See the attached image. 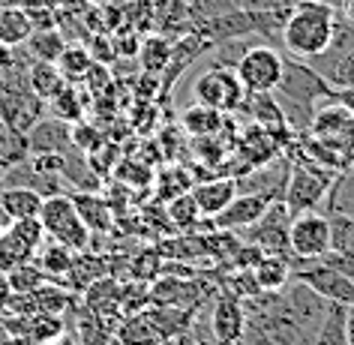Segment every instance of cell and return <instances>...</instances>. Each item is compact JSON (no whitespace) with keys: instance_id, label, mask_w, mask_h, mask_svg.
I'll use <instances>...</instances> for the list:
<instances>
[{"instance_id":"24","label":"cell","mask_w":354,"mask_h":345,"mask_svg":"<svg viewBox=\"0 0 354 345\" xmlns=\"http://www.w3.org/2000/svg\"><path fill=\"white\" fill-rule=\"evenodd\" d=\"M96 60L91 57V48L84 46H66L64 51H60V57L55 60L57 73L64 75L66 84H75V82H84L87 73L93 69Z\"/></svg>"},{"instance_id":"41","label":"cell","mask_w":354,"mask_h":345,"mask_svg":"<svg viewBox=\"0 0 354 345\" xmlns=\"http://www.w3.org/2000/svg\"><path fill=\"white\" fill-rule=\"evenodd\" d=\"M339 10H342V15H345V21L354 24V0H339Z\"/></svg>"},{"instance_id":"20","label":"cell","mask_w":354,"mask_h":345,"mask_svg":"<svg viewBox=\"0 0 354 345\" xmlns=\"http://www.w3.org/2000/svg\"><path fill=\"white\" fill-rule=\"evenodd\" d=\"M73 259H75L73 250H66L64 243L48 241V237H46V243L37 250V255H33L37 268L46 273L51 282H60V286H64V277L69 273V268H73Z\"/></svg>"},{"instance_id":"26","label":"cell","mask_w":354,"mask_h":345,"mask_svg":"<svg viewBox=\"0 0 354 345\" xmlns=\"http://www.w3.org/2000/svg\"><path fill=\"white\" fill-rule=\"evenodd\" d=\"M138 57H141V73L159 78L162 69L168 66V57H171V39L162 37V33H153L138 46Z\"/></svg>"},{"instance_id":"25","label":"cell","mask_w":354,"mask_h":345,"mask_svg":"<svg viewBox=\"0 0 354 345\" xmlns=\"http://www.w3.org/2000/svg\"><path fill=\"white\" fill-rule=\"evenodd\" d=\"M69 46L66 37L60 33L57 28H46V30H33L30 39L24 42V48H28V55L33 60H42V64H55L60 57V51Z\"/></svg>"},{"instance_id":"30","label":"cell","mask_w":354,"mask_h":345,"mask_svg":"<svg viewBox=\"0 0 354 345\" xmlns=\"http://www.w3.org/2000/svg\"><path fill=\"white\" fill-rule=\"evenodd\" d=\"M223 123H225L223 111H214V109H207V105H192V109L183 111V129L196 138L214 136V132L223 129Z\"/></svg>"},{"instance_id":"12","label":"cell","mask_w":354,"mask_h":345,"mask_svg":"<svg viewBox=\"0 0 354 345\" xmlns=\"http://www.w3.org/2000/svg\"><path fill=\"white\" fill-rule=\"evenodd\" d=\"M243 327H246V315H243V304L234 295H225L216 300L214 315H210V336L216 345H237L243 339Z\"/></svg>"},{"instance_id":"34","label":"cell","mask_w":354,"mask_h":345,"mask_svg":"<svg viewBox=\"0 0 354 345\" xmlns=\"http://www.w3.org/2000/svg\"><path fill=\"white\" fill-rule=\"evenodd\" d=\"M330 250L354 259V216H333L330 219Z\"/></svg>"},{"instance_id":"31","label":"cell","mask_w":354,"mask_h":345,"mask_svg":"<svg viewBox=\"0 0 354 345\" xmlns=\"http://www.w3.org/2000/svg\"><path fill=\"white\" fill-rule=\"evenodd\" d=\"M48 105H51V111H55V118L64 120V123H78V120H84L82 93H78L73 84H64V87H60V93L51 96Z\"/></svg>"},{"instance_id":"35","label":"cell","mask_w":354,"mask_h":345,"mask_svg":"<svg viewBox=\"0 0 354 345\" xmlns=\"http://www.w3.org/2000/svg\"><path fill=\"white\" fill-rule=\"evenodd\" d=\"M322 78L333 87V91H336V87H354V48L342 51V55L336 57L330 66H327V73Z\"/></svg>"},{"instance_id":"6","label":"cell","mask_w":354,"mask_h":345,"mask_svg":"<svg viewBox=\"0 0 354 345\" xmlns=\"http://www.w3.org/2000/svg\"><path fill=\"white\" fill-rule=\"evenodd\" d=\"M330 174L315 171L309 162H295L286 178V189H282V205L291 216L297 214H309L322 205V198L330 189Z\"/></svg>"},{"instance_id":"10","label":"cell","mask_w":354,"mask_h":345,"mask_svg":"<svg viewBox=\"0 0 354 345\" xmlns=\"http://www.w3.org/2000/svg\"><path fill=\"white\" fill-rule=\"evenodd\" d=\"M291 279L304 282L315 291V295H322L327 304H342V306H354V279H348L345 273L327 268V264L315 261L309 264L304 270H291Z\"/></svg>"},{"instance_id":"37","label":"cell","mask_w":354,"mask_h":345,"mask_svg":"<svg viewBox=\"0 0 354 345\" xmlns=\"http://www.w3.org/2000/svg\"><path fill=\"white\" fill-rule=\"evenodd\" d=\"M10 228L21 237V241H28L33 250H39V246L46 243V232H42V225H39L37 216H33V219H12Z\"/></svg>"},{"instance_id":"19","label":"cell","mask_w":354,"mask_h":345,"mask_svg":"<svg viewBox=\"0 0 354 345\" xmlns=\"http://www.w3.org/2000/svg\"><path fill=\"white\" fill-rule=\"evenodd\" d=\"M33 21L24 6H0V46L19 48L30 39Z\"/></svg>"},{"instance_id":"43","label":"cell","mask_w":354,"mask_h":345,"mask_svg":"<svg viewBox=\"0 0 354 345\" xmlns=\"http://www.w3.org/2000/svg\"><path fill=\"white\" fill-rule=\"evenodd\" d=\"M10 223H12V219H10V216H6V210H3V205H0V234H3V232H6V228H10Z\"/></svg>"},{"instance_id":"36","label":"cell","mask_w":354,"mask_h":345,"mask_svg":"<svg viewBox=\"0 0 354 345\" xmlns=\"http://www.w3.org/2000/svg\"><path fill=\"white\" fill-rule=\"evenodd\" d=\"M69 138H73V147L78 150V153H93L96 147L102 144V132L91 127V123L78 120V123H69Z\"/></svg>"},{"instance_id":"15","label":"cell","mask_w":354,"mask_h":345,"mask_svg":"<svg viewBox=\"0 0 354 345\" xmlns=\"http://www.w3.org/2000/svg\"><path fill=\"white\" fill-rule=\"evenodd\" d=\"M114 339L118 345H162V330L150 309H138L120 318V324L114 327Z\"/></svg>"},{"instance_id":"9","label":"cell","mask_w":354,"mask_h":345,"mask_svg":"<svg viewBox=\"0 0 354 345\" xmlns=\"http://www.w3.org/2000/svg\"><path fill=\"white\" fill-rule=\"evenodd\" d=\"M210 51H214V42L205 39L196 30L177 37L171 42V57H168V66L162 69V75H159V102H168V96H171V87H174L177 78L187 73L196 60L210 55Z\"/></svg>"},{"instance_id":"29","label":"cell","mask_w":354,"mask_h":345,"mask_svg":"<svg viewBox=\"0 0 354 345\" xmlns=\"http://www.w3.org/2000/svg\"><path fill=\"white\" fill-rule=\"evenodd\" d=\"M33 255H37V250L28 241H21L12 228H6L0 234V273H10L15 268H21V264L33 261Z\"/></svg>"},{"instance_id":"27","label":"cell","mask_w":354,"mask_h":345,"mask_svg":"<svg viewBox=\"0 0 354 345\" xmlns=\"http://www.w3.org/2000/svg\"><path fill=\"white\" fill-rule=\"evenodd\" d=\"M64 84H66V82H64V75L57 73L55 64H42V60H33V64L28 66V87L39 96L42 102H48L51 96H57Z\"/></svg>"},{"instance_id":"21","label":"cell","mask_w":354,"mask_h":345,"mask_svg":"<svg viewBox=\"0 0 354 345\" xmlns=\"http://www.w3.org/2000/svg\"><path fill=\"white\" fill-rule=\"evenodd\" d=\"M252 277L259 282L261 295H273V291L286 288V282H291V264L286 255H261V259L255 261Z\"/></svg>"},{"instance_id":"11","label":"cell","mask_w":354,"mask_h":345,"mask_svg":"<svg viewBox=\"0 0 354 345\" xmlns=\"http://www.w3.org/2000/svg\"><path fill=\"white\" fill-rule=\"evenodd\" d=\"M268 205H270V198L261 196V192L234 196L214 219H210V228H219V232H243V228H250L252 223H259L261 214L268 210Z\"/></svg>"},{"instance_id":"8","label":"cell","mask_w":354,"mask_h":345,"mask_svg":"<svg viewBox=\"0 0 354 345\" xmlns=\"http://www.w3.org/2000/svg\"><path fill=\"white\" fill-rule=\"evenodd\" d=\"M288 225L291 214L286 210L282 201H270L268 210L261 214L259 223L243 228L252 246H259L261 255H291L288 252Z\"/></svg>"},{"instance_id":"18","label":"cell","mask_w":354,"mask_h":345,"mask_svg":"<svg viewBox=\"0 0 354 345\" xmlns=\"http://www.w3.org/2000/svg\"><path fill=\"white\" fill-rule=\"evenodd\" d=\"M75 205V214L78 219L87 225V232H96V234H105L111 228V207L109 201H105L102 196H96V192H78V196H69Z\"/></svg>"},{"instance_id":"3","label":"cell","mask_w":354,"mask_h":345,"mask_svg":"<svg viewBox=\"0 0 354 345\" xmlns=\"http://www.w3.org/2000/svg\"><path fill=\"white\" fill-rule=\"evenodd\" d=\"M37 219H39V225H42V232H46L48 241L64 243L66 250L84 252L87 243H91V232H87V225L78 219L73 198L64 196V192H55V196L42 198Z\"/></svg>"},{"instance_id":"44","label":"cell","mask_w":354,"mask_h":345,"mask_svg":"<svg viewBox=\"0 0 354 345\" xmlns=\"http://www.w3.org/2000/svg\"><path fill=\"white\" fill-rule=\"evenodd\" d=\"M87 3H91V6H100V10H102V6H118V3H123V0H87Z\"/></svg>"},{"instance_id":"28","label":"cell","mask_w":354,"mask_h":345,"mask_svg":"<svg viewBox=\"0 0 354 345\" xmlns=\"http://www.w3.org/2000/svg\"><path fill=\"white\" fill-rule=\"evenodd\" d=\"M345 315H348V306L327 304L322 324L313 336V345H345Z\"/></svg>"},{"instance_id":"13","label":"cell","mask_w":354,"mask_h":345,"mask_svg":"<svg viewBox=\"0 0 354 345\" xmlns=\"http://www.w3.org/2000/svg\"><path fill=\"white\" fill-rule=\"evenodd\" d=\"M291 282H295V286L282 295V297H286V304H288V313L295 315V321L304 327L309 336H315L318 324H322L327 300L322 295H315V291L309 286H304V282H297V279H291Z\"/></svg>"},{"instance_id":"17","label":"cell","mask_w":354,"mask_h":345,"mask_svg":"<svg viewBox=\"0 0 354 345\" xmlns=\"http://www.w3.org/2000/svg\"><path fill=\"white\" fill-rule=\"evenodd\" d=\"M309 129H313V138H342L354 129V118L336 100H327L324 109L313 111Z\"/></svg>"},{"instance_id":"39","label":"cell","mask_w":354,"mask_h":345,"mask_svg":"<svg viewBox=\"0 0 354 345\" xmlns=\"http://www.w3.org/2000/svg\"><path fill=\"white\" fill-rule=\"evenodd\" d=\"M345 345H354V306H348L345 315Z\"/></svg>"},{"instance_id":"1","label":"cell","mask_w":354,"mask_h":345,"mask_svg":"<svg viewBox=\"0 0 354 345\" xmlns=\"http://www.w3.org/2000/svg\"><path fill=\"white\" fill-rule=\"evenodd\" d=\"M339 12L322 0H297L288 10L286 28H282V46L297 60L322 57L333 39V28Z\"/></svg>"},{"instance_id":"14","label":"cell","mask_w":354,"mask_h":345,"mask_svg":"<svg viewBox=\"0 0 354 345\" xmlns=\"http://www.w3.org/2000/svg\"><path fill=\"white\" fill-rule=\"evenodd\" d=\"M24 147L28 153H69L73 138H69V123L48 118V120H37L30 127V132L24 136Z\"/></svg>"},{"instance_id":"5","label":"cell","mask_w":354,"mask_h":345,"mask_svg":"<svg viewBox=\"0 0 354 345\" xmlns=\"http://www.w3.org/2000/svg\"><path fill=\"white\" fill-rule=\"evenodd\" d=\"M196 102L198 105H207L214 111H223V114H234L243 109V87L237 82L234 69L232 66H210L205 69L198 78H196Z\"/></svg>"},{"instance_id":"40","label":"cell","mask_w":354,"mask_h":345,"mask_svg":"<svg viewBox=\"0 0 354 345\" xmlns=\"http://www.w3.org/2000/svg\"><path fill=\"white\" fill-rule=\"evenodd\" d=\"M12 295V288H10V282H6V273H0V313H3V306H6V300H10Z\"/></svg>"},{"instance_id":"32","label":"cell","mask_w":354,"mask_h":345,"mask_svg":"<svg viewBox=\"0 0 354 345\" xmlns=\"http://www.w3.org/2000/svg\"><path fill=\"white\" fill-rule=\"evenodd\" d=\"M6 282H10V288L15 295H30V291H37L39 286H46L51 279L37 268V261H28V264H21V268L6 273Z\"/></svg>"},{"instance_id":"38","label":"cell","mask_w":354,"mask_h":345,"mask_svg":"<svg viewBox=\"0 0 354 345\" xmlns=\"http://www.w3.org/2000/svg\"><path fill=\"white\" fill-rule=\"evenodd\" d=\"M330 100H336L342 109H348V114L354 118V87H330Z\"/></svg>"},{"instance_id":"22","label":"cell","mask_w":354,"mask_h":345,"mask_svg":"<svg viewBox=\"0 0 354 345\" xmlns=\"http://www.w3.org/2000/svg\"><path fill=\"white\" fill-rule=\"evenodd\" d=\"M0 205L10 219H33L39 216L42 196L30 187H0Z\"/></svg>"},{"instance_id":"33","label":"cell","mask_w":354,"mask_h":345,"mask_svg":"<svg viewBox=\"0 0 354 345\" xmlns=\"http://www.w3.org/2000/svg\"><path fill=\"white\" fill-rule=\"evenodd\" d=\"M168 205V219L180 228V232H187V228H192L201 219V214H198V207H196V201H192V196L189 192H183V196H174L171 201H165Z\"/></svg>"},{"instance_id":"7","label":"cell","mask_w":354,"mask_h":345,"mask_svg":"<svg viewBox=\"0 0 354 345\" xmlns=\"http://www.w3.org/2000/svg\"><path fill=\"white\" fill-rule=\"evenodd\" d=\"M288 252L300 261H318L330 252V219L318 210L291 216L288 225Z\"/></svg>"},{"instance_id":"23","label":"cell","mask_w":354,"mask_h":345,"mask_svg":"<svg viewBox=\"0 0 354 345\" xmlns=\"http://www.w3.org/2000/svg\"><path fill=\"white\" fill-rule=\"evenodd\" d=\"M30 300H33V309L46 315H64L69 306H75V295L66 286H60V282L39 286L37 291H30Z\"/></svg>"},{"instance_id":"2","label":"cell","mask_w":354,"mask_h":345,"mask_svg":"<svg viewBox=\"0 0 354 345\" xmlns=\"http://www.w3.org/2000/svg\"><path fill=\"white\" fill-rule=\"evenodd\" d=\"M273 93H279L288 109H295V114H300V129H304V127H309V120H313L315 102L322 100V96L330 100V84L322 78V73H315L304 60H286V64H282V78ZM295 114H291V118H295Z\"/></svg>"},{"instance_id":"42","label":"cell","mask_w":354,"mask_h":345,"mask_svg":"<svg viewBox=\"0 0 354 345\" xmlns=\"http://www.w3.org/2000/svg\"><path fill=\"white\" fill-rule=\"evenodd\" d=\"M46 345H78V339H75V336H69V333H60V336H55V339L46 342Z\"/></svg>"},{"instance_id":"16","label":"cell","mask_w":354,"mask_h":345,"mask_svg":"<svg viewBox=\"0 0 354 345\" xmlns=\"http://www.w3.org/2000/svg\"><path fill=\"white\" fill-rule=\"evenodd\" d=\"M192 201H196L198 214L205 219H214L228 201L237 196V178H216V180H201L192 183L189 189Z\"/></svg>"},{"instance_id":"4","label":"cell","mask_w":354,"mask_h":345,"mask_svg":"<svg viewBox=\"0 0 354 345\" xmlns=\"http://www.w3.org/2000/svg\"><path fill=\"white\" fill-rule=\"evenodd\" d=\"M282 64H286V57L273 46H250L234 64V75L246 96L273 93L282 78Z\"/></svg>"}]
</instances>
